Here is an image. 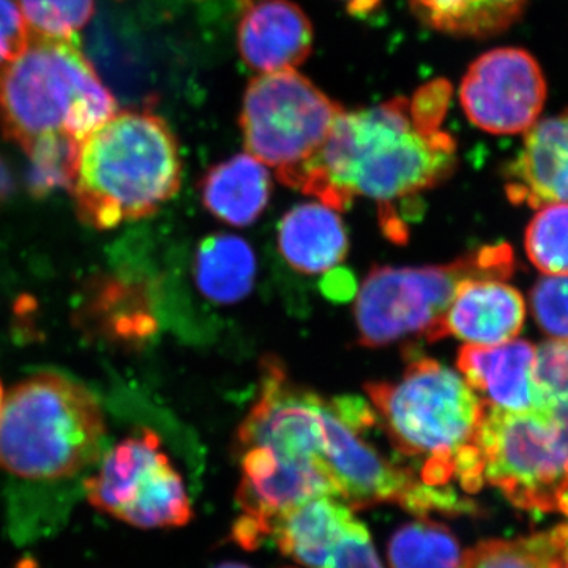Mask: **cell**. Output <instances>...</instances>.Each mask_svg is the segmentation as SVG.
<instances>
[{
	"label": "cell",
	"mask_w": 568,
	"mask_h": 568,
	"mask_svg": "<svg viewBox=\"0 0 568 568\" xmlns=\"http://www.w3.org/2000/svg\"><path fill=\"white\" fill-rule=\"evenodd\" d=\"M450 99L452 85L435 80L413 97L343 111L321 151L284 185L336 212L368 197L384 219L454 173L457 141L443 129Z\"/></svg>",
	"instance_id": "cell-1"
},
{
	"label": "cell",
	"mask_w": 568,
	"mask_h": 568,
	"mask_svg": "<svg viewBox=\"0 0 568 568\" xmlns=\"http://www.w3.org/2000/svg\"><path fill=\"white\" fill-rule=\"evenodd\" d=\"M376 416L399 454L416 459L433 488H473L480 477L476 446L485 402L448 366L418 357L395 383H369Z\"/></svg>",
	"instance_id": "cell-2"
},
{
	"label": "cell",
	"mask_w": 568,
	"mask_h": 568,
	"mask_svg": "<svg viewBox=\"0 0 568 568\" xmlns=\"http://www.w3.org/2000/svg\"><path fill=\"white\" fill-rule=\"evenodd\" d=\"M181 181V152L170 125L152 112L126 111L81 142L70 192L78 219L104 231L152 215Z\"/></svg>",
	"instance_id": "cell-3"
},
{
	"label": "cell",
	"mask_w": 568,
	"mask_h": 568,
	"mask_svg": "<svg viewBox=\"0 0 568 568\" xmlns=\"http://www.w3.org/2000/svg\"><path fill=\"white\" fill-rule=\"evenodd\" d=\"M115 108L77 37L31 31L24 51L0 65V126L22 151L51 134L82 142L110 121Z\"/></svg>",
	"instance_id": "cell-4"
},
{
	"label": "cell",
	"mask_w": 568,
	"mask_h": 568,
	"mask_svg": "<svg viewBox=\"0 0 568 568\" xmlns=\"http://www.w3.org/2000/svg\"><path fill=\"white\" fill-rule=\"evenodd\" d=\"M104 436L92 392L58 373H40L3 398L0 469L28 480L71 477L99 459Z\"/></svg>",
	"instance_id": "cell-5"
},
{
	"label": "cell",
	"mask_w": 568,
	"mask_h": 568,
	"mask_svg": "<svg viewBox=\"0 0 568 568\" xmlns=\"http://www.w3.org/2000/svg\"><path fill=\"white\" fill-rule=\"evenodd\" d=\"M511 272L514 253L507 244L485 246L447 265L375 267L355 302L358 342L383 347L413 335L432 342L459 283L473 276L504 280Z\"/></svg>",
	"instance_id": "cell-6"
},
{
	"label": "cell",
	"mask_w": 568,
	"mask_h": 568,
	"mask_svg": "<svg viewBox=\"0 0 568 568\" xmlns=\"http://www.w3.org/2000/svg\"><path fill=\"white\" fill-rule=\"evenodd\" d=\"M476 444L484 485L515 506L568 517V443L548 407L508 413L485 403Z\"/></svg>",
	"instance_id": "cell-7"
},
{
	"label": "cell",
	"mask_w": 568,
	"mask_h": 568,
	"mask_svg": "<svg viewBox=\"0 0 568 568\" xmlns=\"http://www.w3.org/2000/svg\"><path fill=\"white\" fill-rule=\"evenodd\" d=\"M343 111L297 70L260 74L242 102L246 151L286 183L321 151Z\"/></svg>",
	"instance_id": "cell-8"
},
{
	"label": "cell",
	"mask_w": 568,
	"mask_h": 568,
	"mask_svg": "<svg viewBox=\"0 0 568 568\" xmlns=\"http://www.w3.org/2000/svg\"><path fill=\"white\" fill-rule=\"evenodd\" d=\"M84 487L92 507L134 528H179L193 518L181 474L151 429L115 444Z\"/></svg>",
	"instance_id": "cell-9"
},
{
	"label": "cell",
	"mask_w": 568,
	"mask_h": 568,
	"mask_svg": "<svg viewBox=\"0 0 568 568\" xmlns=\"http://www.w3.org/2000/svg\"><path fill=\"white\" fill-rule=\"evenodd\" d=\"M459 102L474 125L495 134L526 133L540 121L547 81L532 54L497 48L470 63Z\"/></svg>",
	"instance_id": "cell-10"
},
{
	"label": "cell",
	"mask_w": 568,
	"mask_h": 568,
	"mask_svg": "<svg viewBox=\"0 0 568 568\" xmlns=\"http://www.w3.org/2000/svg\"><path fill=\"white\" fill-rule=\"evenodd\" d=\"M237 29L239 52L252 70H295L310 58L315 32L293 0H246Z\"/></svg>",
	"instance_id": "cell-11"
},
{
	"label": "cell",
	"mask_w": 568,
	"mask_h": 568,
	"mask_svg": "<svg viewBox=\"0 0 568 568\" xmlns=\"http://www.w3.org/2000/svg\"><path fill=\"white\" fill-rule=\"evenodd\" d=\"M525 317V301L515 287L500 278L473 276L459 283L432 342L457 336L467 345H503L519 334Z\"/></svg>",
	"instance_id": "cell-12"
},
{
	"label": "cell",
	"mask_w": 568,
	"mask_h": 568,
	"mask_svg": "<svg viewBox=\"0 0 568 568\" xmlns=\"http://www.w3.org/2000/svg\"><path fill=\"white\" fill-rule=\"evenodd\" d=\"M458 369L470 388L489 406L508 413L545 409L536 383V347L525 339L496 346L466 345Z\"/></svg>",
	"instance_id": "cell-13"
},
{
	"label": "cell",
	"mask_w": 568,
	"mask_h": 568,
	"mask_svg": "<svg viewBox=\"0 0 568 568\" xmlns=\"http://www.w3.org/2000/svg\"><path fill=\"white\" fill-rule=\"evenodd\" d=\"M508 200L529 207L568 204V110L526 132L506 171Z\"/></svg>",
	"instance_id": "cell-14"
},
{
	"label": "cell",
	"mask_w": 568,
	"mask_h": 568,
	"mask_svg": "<svg viewBox=\"0 0 568 568\" xmlns=\"http://www.w3.org/2000/svg\"><path fill=\"white\" fill-rule=\"evenodd\" d=\"M278 248L295 271L316 275L332 271L347 254L345 223L323 203L295 205L278 226Z\"/></svg>",
	"instance_id": "cell-15"
},
{
	"label": "cell",
	"mask_w": 568,
	"mask_h": 568,
	"mask_svg": "<svg viewBox=\"0 0 568 568\" xmlns=\"http://www.w3.org/2000/svg\"><path fill=\"white\" fill-rule=\"evenodd\" d=\"M267 168L250 153H239L216 164L201 182V200L215 219L231 226H250L271 200Z\"/></svg>",
	"instance_id": "cell-16"
},
{
	"label": "cell",
	"mask_w": 568,
	"mask_h": 568,
	"mask_svg": "<svg viewBox=\"0 0 568 568\" xmlns=\"http://www.w3.org/2000/svg\"><path fill=\"white\" fill-rule=\"evenodd\" d=\"M354 518V508L343 500L316 497L276 519L271 537L283 555L306 568H321L328 549Z\"/></svg>",
	"instance_id": "cell-17"
},
{
	"label": "cell",
	"mask_w": 568,
	"mask_h": 568,
	"mask_svg": "<svg viewBox=\"0 0 568 568\" xmlns=\"http://www.w3.org/2000/svg\"><path fill=\"white\" fill-rule=\"evenodd\" d=\"M256 257L244 239L215 234L204 239L194 257V280L215 304L231 305L252 293Z\"/></svg>",
	"instance_id": "cell-18"
},
{
	"label": "cell",
	"mask_w": 568,
	"mask_h": 568,
	"mask_svg": "<svg viewBox=\"0 0 568 568\" xmlns=\"http://www.w3.org/2000/svg\"><path fill=\"white\" fill-rule=\"evenodd\" d=\"M529 0H409L426 28L463 39L506 32L525 13Z\"/></svg>",
	"instance_id": "cell-19"
},
{
	"label": "cell",
	"mask_w": 568,
	"mask_h": 568,
	"mask_svg": "<svg viewBox=\"0 0 568 568\" xmlns=\"http://www.w3.org/2000/svg\"><path fill=\"white\" fill-rule=\"evenodd\" d=\"M568 560V521L547 532L489 540L463 555L459 568H559Z\"/></svg>",
	"instance_id": "cell-20"
},
{
	"label": "cell",
	"mask_w": 568,
	"mask_h": 568,
	"mask_svg": "<svg viewBox=\"0 0 568 568\" xmlns=\"http://www.w3.org/2000/svg\"><path fill=\"white\" fill-rule=\"evenodd\" d=\"M392 568H459L462 548L450 529L420 519L402 526L388 541Z\"/></svg>",
	"instance_id": "cell-21"
},
{
	"label": "cell",
	"mask_w": 568,
	"mask_h": 568,
	"mask_svg": "<svg viewBox=\"0 0 568 568\" xmlns=\"http://www.w3.org/2000/svg\"><path fill=\"white\" fill-rule=\"evenodd\" d=\"M81 142L67 134L41 138L26 149L29 156L28 185L36 196L70 190L77 173Z\"/></svg>",
	"instance_id": "cell-22"
},
{
	"label": "cell",
	"mask_w": 568,
	"mask_h": 568,
	"mask_svg": "<svg viewBox=\"0 0 568 568\" xmlns=\"http://www.w3.org/2000/svg\"><path fill=\"white\" fill-rule=\"evenodd\" d=\"M526 252L544 274L568 276V204L540 209L526 231Z\"/></svg>",
	"instance_id": "cell-23"
},
{
	"label": "cell",
	"mask_w": 568,
	"mask_h": 568,
	"mask_svg": "<svg viewBox=\"0 0 568 568\" xmlns=\"http://www.w3.org/2000/svg\"><path fill=\"white\" fill-rule=\"evenodd\" d=\"M20 10L32 32L71 39L91 21L95 0H20Z\"/></svg>",
	"instance_id": "cell-24"
},
{
	"label": "cell",
	"mask_w": 568,
	"mask_h": 568,
	"mask_svg": "<svg viewBox=\"0 0 568 568\" xmlns=\"http://www.w3.org/2000/svg\"><path fill=\"white\" fill-rule=\"evenodd\" d=\"M530 308L541 331L568 342V276L540 280L530 293Z\"/></svg>",
	"instance_id": "cell-25"
},
{
	"label": "cell",
	"mask_w": 568,
	"mask_h": 568,
	"mask_svg": "<svg viewBox=\"0 0 568 568\" xmlns=\"http://www.w3.org/2000/svg\"><path fill=\"white\" fill-rule=\"evenodd\" d=\"M321 568H386L361 519L354 518L325 556Z\"/></svg>",
	"instance_id": "cell-26"
},
{
	"label": "cell",
	"mask_w": 568,
	"mask_h": 568,
	"mask_svg": "<svg viewBox=\"0 0 568 568\" xmlns=\"http://www.w3.org/2000/svg\"><path fill=\"white\" fill-rule=\"evenodd\" d=\"M536 383L545 406L568 396V346L552 339L536 349Z\"/></svg>",
	"instance_id": "cell-27"
},
{
	"label": "cell",
	"mask_w": 568,
	"mask_h": 568,
	"mask_svg": "<svg viewBox=\"0 0 568 568\" xmlns=\"http://www.w3.org/2000/svg\"><path fill=\"white\" fill-rule=\"evenodd\" d=\"M31 29L13 0H0V65L13 61L24 51Z\"/></svg>",
	"instance_id": "cell-28"
},
{
	"label": "cell",
	"mask_w": 568,
	"mask_h": 568,
	"mask_svg": "<svg viewBox=\"0 0 568 568\" xmlns=\"http://www.w3.org/2000/svg\"><path fill=\"white\" fill-rule=\"evenodd\" d=\"M339 2L345 3L346 10L353 17L366 18L379 10L383 0H339Z\"/></svg>",
	"instance_id": "cell-29"
},
{
	"label": "cell",
	"mask_w": 568,
	"mask_h": 568,
	"mask_svg": "<svg viewBox=\"0 0 568 568\" xmlns=\"http://www.w3.org/2000/svg\"><path fill=\"white\" fill-rule=\"evenodd\" d=\"M13 192V179H11L9 166L0 159V204L6 203Z\"/></svg>",
	"instance_id": "cell-30"
},
{
	"label": "cell",
	"mask_w": 568,
	"mask_h": 568,
	"mask_svg": "<svg viewBox=\"0 0 568 568\" xmlns=\"http://www.w3.org/2000/svg\"><path fill=\"white\" fill-rule=\"evenodd\" d=\"M215 568H252L248 566H245V564H239V562H224L220 564V566H216Z\"/></svg>",
	"instance_id": "cell-31"
},
{
	"label": "cell",
	"mask_w": 568,
	"mask_h": 568,
	"mask_svg": "<svg viewBox=\"0 0 568 568\" xmlns=\"http://www.w3.org/2000/svg\"><path fill=\"white\" fill-rule=\"evenodd\" d=\"M3 398H6V396H3L2 384H0V409H2Z\"/></svg>",
	"instance_id": "cell-32"
},
{
	"label": "cell",
	"mask_w": 568,
	"mask_h": 568,
	"mask_svg": "<svg viewBox=\"0 0 568 568\" xmlns=\"http://www.w3.org/2000/svg\"><path fill=\"white\" fill-rule=\"evenodd\" d=\"M559 568H568V560L567 562H564L562 566H560Z\"/></svg>",
	"instance_id": "cell-33"
},
{
	"label": "cell",
	"mask_w": 568,
	"mask_h": 568,
	"mask_svg": "<svg viewBox=\"0 0 568 568\" xmlns=\"http://www.w3.org/2000/svg\"><path fill=\"white\" fill-rule=\"evenodd\" d=\"M567 346H568V343H567Z\"/></svg>",
	"instance_id": "cell-34"
}]
</instances>
